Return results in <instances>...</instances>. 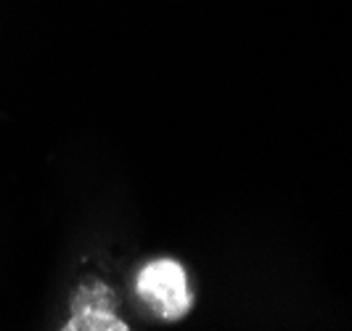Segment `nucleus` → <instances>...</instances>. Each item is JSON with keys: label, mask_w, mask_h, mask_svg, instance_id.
<instances>
[{"label": "nucleus", "mask_w": 352, "mask_h": 331, "mask_svg": "<svg viewBox=\"0 0 352 331\" xmlns=\"http://www.w3.org/2000/svg\"><path fill=\"white\" fill-rule=\"evenodd\" d=\"M138 295L148 308L167 321H177L191 310V292L183 265L175 260H154L138 273Z\"/></svg>", "instance_id": "f257e3e1"}, {"label": "nucleus", "mask_w": 352, "mask_h": 331, "mask_svg": "<svg viewBox=\"0 0 352 331\" xmlns=\"http://www.w3.org/2000/svg\"><path fill=\"white\" fill-rule=\"evenodd\" d=\"M67 331H127L124 321H120L111 310L104 308H82L80 313L64 326Z\"/></svg>", "instance_id": "f03ea898"}]
</instances>
